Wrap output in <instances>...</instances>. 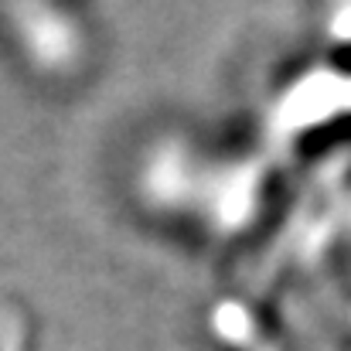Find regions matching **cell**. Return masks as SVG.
Listing matches in <instances>:
<instances>
[{
  "label": "cell",
  "instance_id": "6da1fadb",
  "mask_svg": "<svg viewBox=\"0 0 351 351\" xmlns=\"http://www.w3.org/2000/svg\"><path fill=\"white\" fill-rule=\"evenodd\" d=\"M31 324L21 317V311H0V351H27Z\"/></svg>",
  "mask_w": 351,
  "mask_h": 351
},
{
  "label": "cell",
  "instance_id": "7a4b0ae2",
  "mask_svg": "<svg viewBox=\"0 0 351 351\" xmlns=\"http://www.w3.org/2000/svg\"><path fill=\"white\" fill-rule=\"evenodd\" d=\"M328 38H331V51L338 58H351V7L338 10L335 24L328 27Z\"/></svg>",
  "mask_w": 351,
  "mask_h": 351
}]
</instances>
